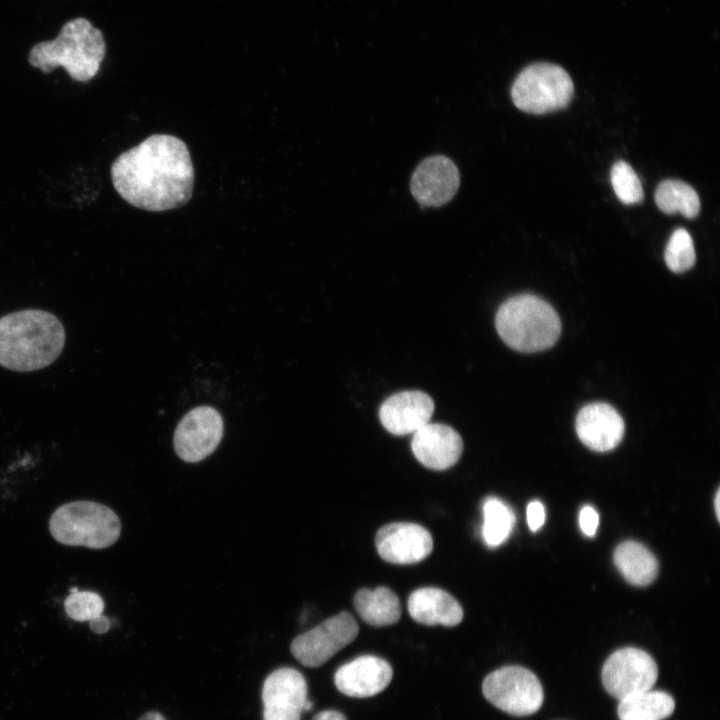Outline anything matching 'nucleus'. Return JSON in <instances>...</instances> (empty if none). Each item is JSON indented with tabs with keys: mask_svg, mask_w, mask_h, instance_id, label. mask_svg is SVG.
Segmentation results:
<instances>
[{
	"mask_svg": "<svg viewBox=\"0 0 720 720\" xmlns=\"http://www.w3.org/2000/svg\"><path fill=\"white\" fill-rule=\"evenodd\" d=\"M527 523L531 531H538L545 522V508L540 501L534 500L527 505Z\"/></svg>",
	"mask_w": 720,
	"mask_h": 720,
	"instance_id": "28",
	"label": "nucleus"
},
{
	"mask_svg": "<svg viewBox=\"0 0 720 720\" xmlns=\"http://www.w3.org/2000/svg\"><path fill=\"white\" fill-rule=\"evenodd\" d=\"M484 697L496 708L513 716H528L542 706L544 694L540 681L521 666H504L482 683Z\"/></svg>",
	"mask_w": 720,
	"mask_h": 720,
	"instance_id": "7",
	"label": "nucleus"
},
{
	"mask_svg": "<svg viewBox=\"0 0 720 720\" xmlns=\"http://www.w3.org/2000/svg\"><path fill=\"white\" fill-rule=\"evenodd\" d=\"M483 541L490 548L504 543L510 536L515 515L511 508L497 497H489L483 503Z\"/></svg>",
	"mask_w": 720,
	"mask_h": 720,
	"instance_id": "23",
	"label": "nucleus"
},
{
	"mask_svg": "<svg viewBox=\"0 0 720 720\" xmlns=\"http://www.w3.org/2000/svg\"><path fill=\"white\" fill-rule=\"evenodd\" d=\"M576 433L584 445L593 451L614 449L622 440L625 425L615 408L606 403H591L578 413Z\"/></svg>",
	"mask_w": 720,
	"mask_h": 720,
	"instance_id": "17",
	"label": "nucleus"
},
{
	"mask_svg": "<svg viewBox=\"0 0 720 720\" xmlns=\"http://www.w3.org/2000/svg\"><path fill=\"white\" fill-rule=\"evenodd\" d=\"M49 530L61 544L103 549L118 540L121 523L108 506L82 500L58 507L50 517Z\"/></svg>",
	"mask_w": 720,
	"mask_h": 720,
	"instance_id": "5",
	"label": "nucleus"
},
{
	"mask_svg": "<svg viewBox=\"0 0 720 720\" xmlns=\"http://www.w3.org/2000/svg\"><path fill=\"white\" fill-rule=\"evenodd\" d=\"M655 202L666 214L681 213L686 218H695L700 211V199L697 192L680 180L662 181L655 191Z\"/></svg>",
	"mask_w": 720,
	"mask_h": 720,
	"instance_id": "22",
	"label": "nucleus"
},
{
	"mask_svg": "<svg viewBox=\"0 0 720 720\" xmlns=\"http://www.w3.org/2000/svg\"><path fill=\"white\" fill-rule=\"evenodd\" d=\"M138 720H167L160 712L149 711L142 715Z\"/></svg>",
	"mask_w": 720,
	"mask_h": 720,
	"instance_id": "31",
	"label": "nucleus"
},
{
	"mask_svg": "<svg viewBox=\"0 0 720 720\" xmlns=\"http://www.w3.org/2000/svg\"><path fill=\"white\" fill-rule=\"evenodd\" d=\"M358 631L355 618L343 611L298 635L292 641L290 650L302 665L317 668L353 642Z\"/></svg>",
	"mask_w": 720,
	"mask_h": 720,
	"instance_id": "8",
	"label": "nucleus"
},
{
	"mask_svg": "<svg viewBox=\"0 0 720 720\" xmlns=\"http://www.w3.org/2000/svg\"><path fill=\"white\" fill-rule=\"evenodd\" d=\"M459 183V171L453 161L443 155H434L418 165L410 187L418 203L438 207L454 197Z\"/></svg>",
	"mask_w": 720,
	"mask_h": 720,
	"instance_id": "13",
	"label": "nucleus"
},
{
	"mask_svg": "<svg viewBox=\"0 0 720 720\" xmlns=\"http://www.w3.org/2000/svg\"><path fill=\"white\" fill-rule=\"evenodd\" d=\"M610 178L614 192L621 202L630 205L643 200L644 193L641 182L628 163L616 162L611 169Z\"/></svg>",
	"mask_w": 720,
	"mask_h": 720,
	"instance_id": "25",
	"label": "nucleus"
},
{
	"mask_svg": "<svg viewBox=\"0 0 720 720\" xmlns=\"http://www.w3.org/2000/svg\"><path fill=\"white\" fill-rule=\"evenodd\" d=\"M223 419L209 406L190 410L178 423L174 433V449L185 462L196 463L209 456L223 436Z\"/></svg>",
	"mask_w": 720,
	"mask_h": 720,
	"instance_id": "10",
	"label": "nucleus"
},
{
	"mask_svg": "<svg viewBox=\"0 0 720 720\" xmlns=\"http://www.w3.org/2000/svg\"><path fill=\"white\" fill-rule=\"evenodd\" d=\"M90 628L97 634H104L110 628V620L102 614L100 617L90 621Z\"/></svg>",
	"mask_w": 720,
	"mask_h": 720,
	"instance_id": "29",
	"label": "nucleus"
},
{
	"mask_svg": "<svg viewBox=\"0 0 720 720\" xmlns=\"http://www.w3.org/2000/svg\"><path fill=\"white\" fill-rule=\"evenodd\" d=\"M307 693V682L298 670L276 669L263 683V720H300L308 701Z\"/></svg>",
	"mask_w": 720,
	"mask_h": 720,
	"instance_id": "11",
	"label": "nucleus"
},
{
	"mask_svg": "<svg viewBox=\"0 0 720 720\" xmlns=\"http://www.w3.org/2000/svg\"><path fill=\"white\" fill-rule=\"evenodd\" d=\"M64 601L66 614L73 620L79 622L92 621L100 617L104 611L102 597L91 591H78L76 588Z\"/></svg>",
	"mask_w": 720,
	"mask_h": 720,
	"instance_id": "26",
	"label": "nucleus"
},
{
	"mask_svg": "<svg viewBox=\"0 0 720 720\" xmlns=\"http://www.w3.org/2000/svg\"><path fill=\"white\" fill-rule=\"evenodd\" d=\"M675 701L663 691H642L619 700V720H664L674 711Z\"/></svg>",
	"mask_w": 720,
	"mask_h": 720,
	"instance_id": "21",
	"label": "nucleus"
},
{
	"mask_svg": "<svg viewBox=\"0 0 720 720\" xmlns=\"http://www.w3.org/2000/svg\"><path fill=\"white\" fill-rule=\"evenodd\" d=\"M408 611L416 622L428 626L453 627L463 619L460 603L448 592L435 587L413 591L408 598Z\"/></svg>",
	"mask_w": 720,
	"mask_h": 720,
	"instance_id": "18",
	"label": "nucleus"
},
{
	"mask_svg": "<svg viewBox=\"0 0 720 720\" xmlns=\"http://www.w3.org/2000/svg\"><path fill=\"white\" fill-rule=\"evenodd\" d=\"M574 94L569 74L559 65L534 63L524 68L511 88L514 105L527 113L545 114L568 106Z\"/></svg>",
	"mask_w": 720,
	"mask_h": 720,
	"instance_id": "6",
	"label": "nucleus"
},
{
	"mask_svg": "<svg viewBox=\"0 0 720 720\" xmlns=\"http://www.w3.org/2000/svg\"><path fill=\"white\" fill-rule=\"evenodd\" d=\"M599 524V515L592 506H584L579 514V525L582 532L591 537L594 536Z\"/></svg>",
	"mask_w": 720,
	"mask_h": 720,
	"instance_id": "27",
	"label": "nucleus"
},
{
	"mask_svg": "<svg viewBox=\"0 0 720 720\" xmlns=\"http://www.w3.org/2000/svg\"><path fill=\"white\" fill-rule=\"evenodd\" d=\"M664 259L667 267L675 273L689 270L695 264L694 244L689 232L683 228L676 229L665 249Z\"/></svg>",
	"mask_w": 720,
	"mask_h": 720,
	"instance_id": "24",
	"label": "nucleus"
},
{
	"mask_svg": "<svg viewBox=\"0 0 720 720\" xmlns=\"http://www.w3.org/2000/svg\"><path fill=\"white\" fill-rule=\"evenodd\" d=\"M64 344V327L50 312L27 309L0 318V365L6 369H43L59 357Z\"/></svg>",
	"mask_w": 720,
	"mask_h": 720,
	"instance_id": "2",
	"label": "nucleus"
},
{
	"mask_svg": "<svg viewBox=\"0 0 720 720\" xmlns=\"http://www.w3.org/2000/svg\"><path fill=\"white\" fill-rule=\"evenodd\" d=\"M312 720H347L346 716L337 710H323L317 713Z\"/></svg>",
	"mask_w": 720,
	"mask_h": 720,
	"instance_id": "30",
	"label": "nucleus"
},
{
	"mask_svg": "<svg viewBox=\"0 0 720 720\" xmlns=\"http://www.w3.org/2000/svg\"><path fill=\"white\" fill-rule=\"evenodd\" d=\"M496 330L501 339L519 352H537L552 347L561 332L554 308L543 299L521 294L507 299L498 308Z\"/></svg>",
	"mask_w": 720,
	"mask_h": 720,
	"instance_id": "4",
	"label": "nucleus"
},
{
	"mask_svg": "<svg viewBox=\"0 0 720 720\" xmlns=\"http://www.w3.org/2000/svg\"><path fill=\"white\" fill-rule=\"evenodd\" d=\"M375 545L383 560L406 565L425 559L433 550V539L430 532L421 525L395 522L378 530Z\"/></svg>",
	"mask_w": 720,
	"mask_h": 720,
	"instance_id": "12",
	"label": "nucleus"
},
{
	"mask_svg": "<svg viewBox=\"0 0 720 720\" xmlns=\"http://www.w3.org/2000/svg\"><path fill=\"white\" fill-rule=\"evenodd\" d=\"M411 450L423 466L432 470H446L459 460L463 442L452 427L429 422L413 433Z\"/></svg>",
	"mask_w": 720,
	"mask_h": 720,
	"instance_id": "15",
	"label": "nucleus"
},
{
	"mask_svg": "<svg viewBox=\"0 0 720 720\" xmlns=\"http://www.w3.org/2000/svg\"><path fill=\"white\" fill-rule=\"evenodd\" d=\"M613 559L622 576L633 585H648L658 574L657 559L639 542H622L615 549Z\"/></svg>",
	"mask_w": 720,
	"mask_h": 720,
	"instance_id": "20",
	"label": "nucleus"
},
{
	"mask_svg": "<svg viewBox=\"0 0 720 720\" xmlns=\"http://www.w3.org/2000/svg\"><path fill=\"white\" fill-rule=\"evenodd\" d=\"M658 668L645 651L626 647L612 653L605 661L601 679L605 690L614 698H622L651 690L657 681Z\"/></svg>",
	"mask_w": 720,
	"mask_h": 720,
	"instance_id": "9",
	"label": "nucleus"
},
{
	"mask_svg": "<svg viewBox=\"0 0 720 720\" xmlns=\"http://www.w3.org/2000/svg\"><path fill=\"white\" fill-rule=\"evenodd\" d=\"M354 606L364 622L376 627L395 624L401 617L398 596L383 586L360 589L354 596Z\"/></svg>",
	"mask_w": 720,
	"mask_h": 720,
	"instance_id": "19",
	"label": "nucleus"
},
{
	"mask_svg": "<svg viewBox=\"0 0 720 720\" xmlns=\"http://www.w3.org/2000/svg\"><path fill=\"white\" fill-rule=\"evenodd\" d=\"M719 499H720V495H719V490H718L717 493H716V496H715V500H714L715 513H716V516H717L718 519H719V512H720V509H719V505H720Z\"/></svg>",
	"mask_w": 720,
	"mask_h": 720,
	"instance_id": "32",
	"label": "nucleus"
},
{
	"mask_svg": "<svg viewBox=\"0 0 720 720\" xmlns=\"http://www.w3.org/2000/svg\"><path fill=\"white\" fill-rule=\"evenodd\" d=\"M105 52L102 32L78 17L67 21L55 39L34 45L28 59L44 74L61 66L73 80L88 82L99 71Z\"/></svg>",
	"mask_w": 720,
	"mask_h": 720,
	"instance_id": "3",
	"label": "nucleus"
},
{
	"mask_svg": "<svg viewBox=\"0 0 720 720\" xmlns=\"http://www.w3.org/2000/svg\"><path fill=\"white\" fill-rule=\"evenodd\" d=\"M111 179L117 193L130 205L161 212L190 200L194 168L189 149L180 138L153 134L114 160Z\"/></svg>",
	"mask_w": 720,
	"mask_h": 720,
	"instance_id": "1",
	"label": "nucleus"
},
{
	"mask_svg": "<svg viewBox=\"0 0 720 720\" xmlns=\"http://www.w3.org/2000/svg\"><path fill=\"white\" fill-rule=\"evenodd\" d=\"M434 402L425 392L402 391L388 397L379 409L383 427L393 435H407L429 423Z\"/></svg>",
	"mask_w": 720,
	"mask_h": 720,
	"instance_id": "16",
	"label": "nucleus"
},
{
	"mask_svg": "<svg viewBox=\"0 0 720 720\" xmlns=\"http://www.w3.org/2000/svg\"><path fill=\"white\" fill-rule=\"evenodd\" d=\"M392 677L393 669L386 660L362 655L340 666L335 672L334 683L348 697L367 698L382 692Z\"/></svg>",
	"mask_w": 720,
	"mask_h": 720,
	"instance_id": "14",
	"label": "nucleus"
}]
</instances>
